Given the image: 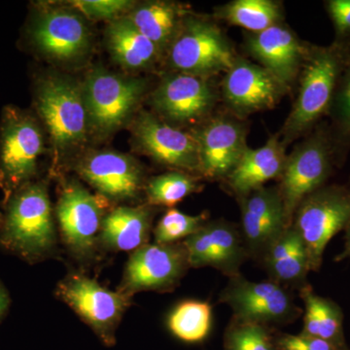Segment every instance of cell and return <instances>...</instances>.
<instances>
[{
  "mask_svg": "<svg viewBox=\"0 0 350 350\" xmlns=\"http://www.w3.org/2000/svg\"><path fill=\"white\" fill-rule=\"evenodd\" d=\"M2 243L29 261L53 256L57 246L56 221L47 187L29 183L16 192L7 207Z\"/></svg>",
  "mask_w": 350,
  "mask_h": 350,
  "instance_id": "6da1fadb",
  "label": "cell"
},
{
  "mask_svg": "<svg viewBox=\"0 0 350 350\" xmlns=\"http://www.w3.org/2000/svg\"><path fill=\"white\" fill-rule=\"evenodd\" d=\"M108 200L93 194L75 180L64 182L56 204L62 241L69 254L80 262L93 261L100 247L101 226Z\"/></svg>",
  "mask_w": 350,
  "mask_h": 350,
  "instance_id": "7a4b0ae2",
  "label": "cell"
},
{
  "mask_svg": "<svg viewBox=\"0 0 350 350\" xmlns=\"http://www.w3.org/2000/svg\"><path fill=\"white\" fill-rule=\"evenodd\" d=\"M57 298L66 304L108 347L116 344L117 329L131 305L133 297L112 291L98 280L71 273L56 289Z\"/></svg>",
  "mask_w": 350,
  "mask_h": 350,
  "instance_id": "3957f363",
  "label": "cell"
},
{
  "mask_svg": "<svg viewBox=\"0 0 350 350\" xmlns=\"http://www.w3.org/2000/svg\"><path fill=\"white\" fill-rule=\"evenodd\" d=\"M304 66L298 98L282 131L284 146L308 130L330 107L342 62L337 50L319 48L306 57Z\"/></svg>",
  "mask_w": 350,
  "mask_h": 350,
  "instance_id": "277c9868",
  "label": "cell"
},
{
  "mask_svg": "<svg viewBox=\"0 0 350 350\" xmlns=\"http://www.w3.org/2000/svg\"><path fill=\"white\" fill-rule=\"evenodd\" d=\"M349 223V189L320 188L301 202L291 225L305 244L310 271H319L327 244Z\"/></svg>",
  "mask_w": 350,
  "mask_h": 350,
  "instance_id": "5b68a950",
  "label": "cell"
},
{
  "mask_svg": "<svg viewBox=\"0 0 350 350\" xmlns=\"http://www.w3.org/2000/svg\"><path fill=\"white\" fill-rule=\"evenodd\" d=\"M169 47L170 66L180 73L206 78L227 72L236 62L224 34L204 20L183 21Z\"/></svg>",
  "mask_w": 350,
  "mask_h": 350,
  "instance_id": "8992f818",
  "label": "cell"
},
{
  "mask_svg": "<svg viewBox=\"0 0 350 350\" xmlns=\"http://www.w3.org/2000/svg\"><path fill=\"white\" fill-rule=\"evenodd\" d=\"M43 144L36 120L16 108H6L0 135V186L7 196L33 178Z\"/></svg>",
  "mask_w": 350,
  "mask_h": 350,
  "instance_id": "52a82bcc",
  "label": "cell"
},
{
  "mask_svg": "<svg viewBox=\"0 0 350 350\" xmlns=\"http://www.w3.org/2000/svg\"><path fill=\"white\" fill-rule=\"evenodd\" d=\"M231 308L232 319L271 327L293 323L301 314L286 287L275 282H251L243 275L229 278L219 297Z\"/></svg>",
  "mask_w": 350,
  "mask_h": 350,
  "instance_id": "ba28073f",
  "label": "cell"
},
{
  "mask_svg": "<svg viewBox=\"0 0 350 350\" xmlns=\"http://www.w3.org/2000/svg\"><path fill=\"white\" fill-rule=\"evenodd\" d=\"M144 91V80L94 70L82 90L90 126L101 135L116 131L137 107Z\"/></svg>",
  "mask_w": 350,
  "mask_h": 350,
  "instance_id": "9c48e42d",
  "label": "cell"
},
{
  "mask_svg": "<svg viewBox=\"0 0 350 350\" xmlns=\"http://www.w3.org/2000/svg\"><path fill=\"white\" fill-rule=\"evenodd\" d=\"M36 107L57 148L66 150L84 142L89 120L82 90L75 83L62 77L43 80Z\"/></svg>",
  "mask_w": 350,
  "mask_h": 350,
  "instance_id": "30bf717a",
  "label": "cell"
},
{
  "mask_svg": "<svg viewBox=\"0 0 350 350\" xmlns=\"http://www.w3.org/2000/svg\"><path fill=\"white\" fill-rule=\"evenodd\" d=\"M189 269L182 243H147L131 252L117 290L131 297L145 291L170 292Z\"/></svg>",
  "mask_w": 350,
  "mask_h": 350,
  "instance_id": "8fae6325",
  "label": "cell"
},
{
  "mask_svg": "<svg viewBox=\"0 0 350 350\" xmlns=\"http://www.w3.org/2000/svg\"><path fill=\"white\" fill-rule=\"evenodd\" d=\"M331 170L330 151L320 135L301 144L286 158L278 191L288 225L301 202L321 188Z\"/></svg>",
  "mask_w": 350,
  "mask_h": 350,
  "instance_id": "7c38bea8",
  "label": "cell"
},
{
  "mask_svg": "<svg viewBox=\"0 0 350 350\" xmlns=\"http://www.w3.org/2000/svg\"><path fill=\"white\" fill-rule=\"evenodd\" d=\"M75 170L110 204L137 200L145 190L144 175L139 163L130 156L114 151L88 154Z\"/></svg>",
  "mask_w": 350,
  "mask_h": 350,
  "instance_id": "4fadbf2b",
  "label": "cell"
},
{
  "mask_svg": "<svg viewBox=\"0 0 350 350\" xmlns=\"http://www.w3.org/2000/svg\"><path fill=\"white\" fill-rule=\"evenodd\" d=\"M182 244L190 268L211 267L229 278L241 275L239 269L250 257L241 232L227 221L206 222Z\"/></svg>",
  "mask_w": 350,
  "mask_h": 350,
  "instance_id": "5bb4252c",
  "label": "cell"
},
{
  "mask_svg": "<svg viewBox=\"0 0 350 350\" xmlns=\"http://www.w3.org/2000/svg\"><path fill=\"white\" fill-rule=\"evenodd\" d=\"M138 146L157 162L184 172H200L199 145L194 135L144 112L133 126Z\"/></svg>",
  "mask_w": 350,
  "mask_h": 350,
  "instance_id": "9a60e30c",
  "label": "cell"
},
{
  "mask_svg": "<svg viewBox=\"0 0 350 350\" xmlns=\"http://www.w3.org/2000/svg\"><path fill=\"white\" fill-rule=\"evenodd\" d=\"M241 236L248 256L262 258L289 227L278 188L261 187L241 198Z\"/></svg>",
  "mask_w": 350,
  "mask_h": 350,
  "instance_id": "2e32d148",
  "label": "cell"
},
{
  "mask_svg": "<svg viewBox=\"0 0 350 350\" xmlns=\"http://www.w3.org/2000/svg\"><path fill=\"white\" fill-rule=\"evenodd\" d=\"M287 88L261 66L236 59L223 80L225 100L239 115L275 107Z\"/></svg>",
  "mask_w": 350,
  "mask_h": 350,
  "instance_id": "e0dca14e",
  "label": "cell"
},
{
  "mask_svg": "<svg viewBox=\"0 0 350 350\" xmlns=\"http://www.w3.org/2000/svg\"><path fill=\"white\" fill-rule=\"evenodd\" d=\"M194 135L199 145L200 174L213 180L231 174L248 148L244 126L227 118L211 120Z\"/></svg>",
  "mask_w": 350,
  "mask_h": 350,
  "instance_id": "ac0fdd59",
  "label": "cell"
},
{
  "mask_svg": "<svg viewBox=\"0 0 350 350\" xmlns=\"http://www.w3.org/2000/svg\"><path fill=\"white\" fill-rule=\"evenodd\" d=\"M76 12L69 9H52L38 18L31 36L44 55L66 62L87 52L91 34L82 16Z\"/></svg>",
  "mask_w": 350,
  "mask_h": 350,
  "instance_id": "d6986e66",
  "label": "cell"
},
{
  "mask_svg": "<svg viewBox=\"0 0 350 350\" xmlns=\"http://www.w3.org/2000/svg\"><path fill=\"white\" fill-rule=\"evenodd\" d=\"M152 101L163 118L177 123H192L211 111L214 94L206 78L178 73L161 82Z\"/></svg>",
  "mask_w": 350,
  "mask_h": 350,
  "instance_id": "ffe728a7",
  "label": "cell"
},
{
  "mask_svg": "<svg viewBox=\"0 0 350 350\" xmlns=\"http://www.w3.org/2000/svg\"><path fill=\"white\" fill-rule=\"evenodd\" d=\"M246 47L251 56L286 88L299 75L305 61L303 45L293 32L280 24L252 33Z\"/></svg>",
  "mask_w": 350,
  "mask_h": 350,
  "instance_id": "44dd1931",
  "label": "cell"
},
{
  "mask_svg": "<svg viewBox=\"0 0 350 350\" xmlns=\"http://www.w3.org/2000/svg\"><path fill=\"white\" fill-rule=\"evenodd\" d=\"M287 157L280 137L273 135L257 149H246L231 174L226 177L228 187L239 199L265 183L282 176Z\"/></svg>",
  "mask_w": 350,
  "mask_h": 350,
  "instance_id": "7402d4cb",
  "label": "cell"
},
{
  "mask_svg": "<svg viewBox=\"0 0 350 350\" xmlns=\"http://www.w3.org/2000/svg\"><path fill=\"white\" fill-rule=\"evenodd\" d=\"M153 225L150 206H117L103 221L100 247L105 250L133 251L149 243Z\"/></svg>",
  "mask_w": 350,
  "mask_h": 350,
  "instance_id": "603a6c76",
  "label": "cell"
},
{
  "mask_svg": "<svg viewBox=\"0 0 350 350\" xmlns=\"http://www.w3.org/2000/svg\"><path fill=\"white\" fill-rule=\"evenodd\" d=\"M262 260L271 282L284 287L305 286L310 262L305 244L293 226L269 246Z\"/></svg>",
  "mask_w": 350,
  "mask_h": 350,
  "instance_id": "cb8c5ba5",
  "label": "cell"
},
{
  "mask_svg": "<svg viewBox=\"0 0 350 350\" xmlns=\"http://www.w3.org/2000/svg\"><path fill=\"white\" fill-rule=\"evenodd\" d=\"M107 42L113 59L126 69L148 68L160 49L144 36L128 18H119L108 25Z\"/></svg>",
  "mask_w": 350,
  "mask_h": 350,
  "instance_id": "d4e9b609",
  "label": "cell"
},
{
  "mask_svg": "<svg viewBox=\"0 0 350 350\" xmlns=\"http://www.w3.org/2000/svg\"><path fill=\"white\" fill-rule=\"evenodd\" d=\"M305 304L301 334L322 338L340 350H349L342 329V314L338 306L328 299L314 293L310 285L300 289Z\"/></svg>",
  "mask_w": 350,
  "mask_h": 350,
  "instance_id": "484cf974",
  "label": "cell"
},
{
  "mask_svg": "<svg viewBox=\"0 0 350 350\" xmlns=\"http://www.w3.org/2000/svg\"><path fill=\"white\" fill-rule=\"evenodd\" d=\"M126 18L161 51L170 46L178 31L182 11L170 2L151 1L133 8Z\"/></svg>",
  "mask_w": 350,
  "mask_h": 350,
  "instance_id": "4316f807",
  "label": "cell"
},
{
  "mask_svg": "<svg viewBox=\"0 0 350 350\" xmlns=\"http://www.w3.org/2000/svg\"><path fill=\"white\" fill-rule=\"evenodd\" d=\"M167 324L175 338L187 344H199L211 333L213 306L204 301H181L170 312Z\"/></svg>",
  "mask_w": 350,
  "mask_h": 350,
  "instance_id": "83f0119b",
  "label": "cell"
},
{
  "mask_svg": "<svg viewBox=\"0 0 350 350\" xmlns=\"http://www.w3.org/2000/svg\"><path fill=\"white\" fill-rule=\"evenodd\" d=\"M217 16L232 25L258 33L280 24V7L271 0H234L218 8Z\"/></svg>",
  "mask_w": 350,
  "mask_h": 350,
  "instance_id": "f1b7e54d",
  "label": "cell"
},
{
  "mask_svg": "<svg viewBox=\"0 0 350 350\" xmlns=\"http://www.w3.org/2000/svg\"><path fill=\"white\" fill-rule=\"evenodd\" d=\"M200 190L199 181L185 172H170L153 177L145 186L149 206L172 208Z\"/></svg>",
  "mask_w": 350,
  "mask_h": 350,
  "instance_id": "f546056e",
  "label": "cell"
},
{
  "mask_svg": "<svg viewBox=\"0 0 350 350\" xmlns=\"http://www.w3.org/2000/svg\"><path fill=\"white\" fill-rule=\"evenodd\" d=\"M224 350H278L273 328L232 319L224 335Z\"/></svg>",
  "mask_w": 350,
  "mask_h": 350,
  "instance_id": "4dcf8cb0",
  "label": "cell"
},
{
  "mask_svg": "<svg viewBox=\"0 0 350 350\" xmlns=\"http://www.w3.org/2000/svg\"><path fill=\"white\" fill-rule=\"evenodd\" d=\"M207 214L190 215L178 209L170 208L153 230L154 243L174 244L193 236L207 222Z\"/></svg>",
  "mask_w": 350,
  "mask_h": 350,
  "instance_id": "1f68e13d",
  "label": "cell"
},
{
  "mask_svg": "<svg viewBox=\"0 0 350 350\" xmlns=\"http://www.w3.org/2000/svg\"><path fill=\"white\" fill-rule=\"evenodd\" d=\"M76 10L96 20H117L133 6L129 0H75L70 2Z\"/></svg>",
  "mask_w": 350,
  "mask_h": 350,
  "instance_id": "d6a6232c",
  "label": "cell"
},
{
  "mask_svg": "<svg viewBox=\"0 0 350 350\" xmlns=\"http://www.w3.org/2000/svg\"><path fill=\"white\" fill-rule=\"evenodd\" d=\"M276 345L278 350H340L322 338L301 333L299 335L276 334Z\"/></svg>",
  "mask_w": 350,
  "mask_h": 350,
  "instance_id": "836d02e7",
  "label": "cell"
},
{
  "mask_svg": "<svg viewBox=\"0 0 350 350\" xmlns=\"http://www.w3.org/2000/svg\"><path fill=\"white\" fill-rule=\"evenodd\" d=\"M336 112L340 125L350 131V66L336 98Z\"/></svg>",
  "mask_w": 350,
  "mask_h": 350,
  "instance_id": "e575fe53",
  "label": "cell"
},
{
  "mask_svg": "<svg viewBox=\"0 0 350 350\" xmlns=\"http://www.w3.org/2000/svg\"><path fill=\"white\" fill-rule=\"evenodd\" d=\"M328 10L337 31L350 32V0H332L328 2Z\"/></svg>",
  "mask_w": 350,
  "mask_h": 350,
  "instance_id": "d590c367",
  "label": "cell"
},
{
  "mask_svg": "<svg viewBox=\"0 0 350 350\" xmlns=\"http://www.w3.org/2000/svg\"><path fill=\"white\" fill-rule=\"evenodd\" d=\"M7 306H8V299L6 294L0 289V317L5 312Z\"/></svg>",
  "mask_w": 350,
  "mask_h": 350,
  "instance_id": "8d00e7d4",
  "label": "cell"
},
{
  "mask_svg": "<svg viewBox=\"0 0 350 350\" xmlns=\"http://www.w3.org/2000/svg\"><path fill=\"white\" fill-rule=\"evenodd\" d=\"M350 256V223L349 224V234H347V252L342 255V257Z\"/></svg>",
  "mask_w": 350,
  "mask_h": 350,
  "instance_id": "74e56055",
  "label": "cell"
},
{
  "mask_svg": "<svg viewBox=\"0 0 350 350\" xmlns=\"http://www.w3.org/2000/svg\"><path fill=\"white\" fill-rule=\"evenodd\" d=\"M3 217H2L1 213H0V227H2V225H3Z\"/></svg>",
  "mask_w": 350,
  "mask_h": 350,
  "instance_id": "f35d334b",
  "label": "cell"
}]
</instances>
